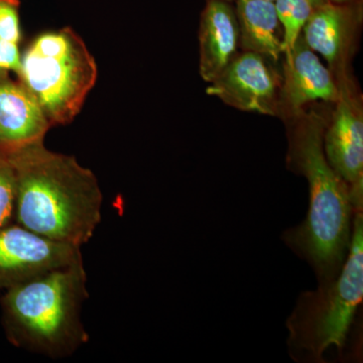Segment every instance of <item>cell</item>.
Listing matches in <instances>:
<instances>
[{"label": "cell", "instance_id": "cell-1", "mask_svg": "<svg viewBox=\"0 0 363 363\" xmlns=\"http://www.w3.org/2000/svg\"><path fill=\"white\" fill-rule=\"evenodd\" d=\"M14 172V223L32 233L82 247L101 222L104 195L96 176L76 157L45 143L9 160Z\"/></svg>", "mask_w": 363, "mask_h": 363}, {"label": "cell", "instance_id": "cell-2", "mask_svg": "<svg viewBox=\"0 0 363 363\" xmlns=\"http://www.w3.org/2000/svg\"><path fill=\"white\" fill-rule=\"evenodd\" d=\"M325 106L330 105L310 107L286 123L289 162L306 177L310 192L307 218L290 240L329 281L350 248L352 203L350 186L325 156L323 135L332 111H325Z\"/></svg>", "mask_w": 363, "mask_h": 363}, {"label": "cell", "instance_id": "cell-3", "mask_svg": "<svg viewBox=\"0 0 363 363\" xmlns=\"http://www.w3.org/2000/svg\"><path fill=\"white\" fill-rule=\"evenodd\" d=\"M88 298L83 262L14 286L0 298L7 340L52 359L72 357L89 340L81 317Z\"/></svg>", "mask_w": 363, "mask_h": 363}, {"label": "cell", "instance_id": "cell-4", "mask_svg": "<svg viewBox=\"0 0 363 363\" xmlns=\"http://www.w3.org/2000/svg\"><path fill=\"white\" fill-rule=\"evenodd\" d=\"M97 65L70 28L40 33L21 54L18 80L51 126L71 123L97 80Z\"/></svg>", "mask_w": 363, "mask_h": 363}, {"label": "cell", "instance_id": "cell-5", "mask_svg": "<svg viewBox=\"0 0 363 363\" xmlns=\"http://www.w3.org/2000/svg\"><path fill=\"white\" fill-rule=\"evenodd\" d=\"M347 259L335 279L302 297L289 321L294 345L321 358L334 346L343 347L363 297V223L357 212Z\"/></svg>", "mask_w": 363, "mask_h": 363}, {"label": "cell", "instance_id": "cell-6", "mask_svg": "<svg viewBox=\"0 0 363 363\" xmlns=\"http://www.w3.org/2000/svg\"><path fill=\"white\" fill-rule=\"evenodd\" d=\"M339 95L323 135L327 161L350 186L352 206L362 204L363 101L352 74L336 79Z\"/></svg>", "mask_w": 363, "mask_h": 363}, {"label": "cell", "instance_id": "cell-7", "mask_svg": "<svg viewBox=\"0 0 363 363\" xmlns=\"http://www.w3.org/2000/svg\"><path fill=\"white\" fill-rule=\"evenodd\" d=\"M277 67L259 54L240 52L206 93L238 111L278 117L281 73Z\"/></svg>", "mask_w": 363, "mask_h": 363}, {"label": "cell", "instance_id": "cell-8", "mask_svg": "<svg viewBox=\"0 0 363 363\" xmlns=\"http://www.w3.org/2000/svg\"><path fill=\"white\" fill-rule=\"evenodd\" d=\"M79 262L81 247L47 240L14 222L0 228V292Z\"/></svg>", "mask_w": 363, "mask_h": 363}, {"label": "cell", "instance_id": "cell-9", "mask_svg": "<svg viewBox=\"0 0 363 363\" xmlns=\"http://www.w3.org/2000/svg\"><path fill=\"white\" fill-rule=\"evenodd\" d=\"M279 116L290 121L316 105H334L339 89L335 76L305 42L302 33L281 58Z\"/></svg>", "mask_w": 363, "mask_h": 363}, {"label": "cell", "instance_id": "cell-10", "mask_svg": "<svg viewBox=\"0 0 363 363\" xmlns=\"http://www.w3.org/2000/svg\"><path fill=\"white\" fill-rule=\"evenodd\" d=\"M362 23L363 1L335 4L326 0L303 26L305 42L326 60L336 79L352 74L351 64L359 45Z\"/></svg>", "mask_w": 363, "mask_h": 363}, {"label": "cell", "instance_id": "cell-11", "mask_svg": "<svg viewBox=\"0 0 363 363\" xmlns=\"http://www.w3.org/2000/svg\"><path fill=\"white\" fill-rule=\"evenodd\" d=\"M37 100L11 74L0 75V157L9 160L42 145L51 128Z\"/></svg>", "mask_w": 363, "mask_h": 363}, {"label": "cell", "instance_id": "cell-12", "mask_svg": "<svg viewBox=\"0 0 363 363\" xmlns=\"http://www.w3.org/2000/svg\"><path fill=\"white\" fill-rule=\"evenodd\" d=\"M199 72L212 82L238 54L240 28L233 2L206 1L200 18Z\"/></svg>", "mask_w": 363, "mask_h": 363}, {"label": "cell", "instance_id": "cell-13", "mask_svg": "<svg viewBox=\"0 0 363 363\" xmlns=\"http://www.w3.org/2000/svg\"><path fill=\"white\" fill-rule=\"evenodd\" d=\"M240 28V48L279 64L284 55L285 30L274 2L234 0Z\"/></svg>", "mask_w": 363, "mask_h": 363}, {"label": "cell", "instance_id": "cell-14", "mask_svg": "<svg viewBox=\"0 0 363 363\" xmlns=\"http://www.w3.org/2000/svg\"><path fill=\"white\" fill-rule=\"evenodd\" d=\"M20 0H0V75L18 74L21 68Z\"/></svg>", "mask_w": 363, "mask_h": 363}, {"label": "cell", "instance_id": "cell-15", "mask_svg": "<svg viewBox=\"0 0 363 363\" xmlns=\"http://www.w3.org/2000/svg\"><path fill=\"white\" fill-rule=\"evenodd\" d=\"M326 0H276L277 11L285 30L284 52L302 33L303 26L315 11Z\"/></svg>", "mask_w": 363, "mask_h": 363}, {"label": "cell", "instance_id": "cell-16", "mask_svg": "<svg viewBox=\"0 0 363 363\" xmlns=\"http://www.w3.org/2000/svg\"><path fill=\"white\" fill-rule=\"evenodd\" d=\"M16 183L13 166L0 157V228L14 222Z\"/></svg>", "mask_w": 363, "mask_h": 363}, {"label": "cell", "instance_id": "cell-17", "mask_svg": "<svg viewBox=\"0 0 363 363\" xmlns=\"http://www.w3.org/2000/svg\"><path fill=\"white\" fill-rule=\"evenodd\" d=\"M335 4H355V2L363 1V0H330Z\"/></svg>", "mask_w": 363, "mask_h": 363}, {"label": "cell", "instance_id": "cell-18", "mask_svg": "<svg viewBox=\"0 0 363 363\" xmlns=\"http://www.w3.org/2000/svg\"><path fill=\"white\" fill-rule=\"evenodd\" d=\"M206 1H211V0H206ZM219 1L233 2L234 0H219Z\"/></svg>", "mask_w": 363, "mask_h": 363}, {"label": "cell", "instance_id": "cell-19", "mask_svg": "<svg viewBox=\"0 0 363 363\" xmlns=\"http://www.w3.org/2000/svg\"><path fill=\"white\" fill-rule=\"evenodd\" d=\"M264 1L274 2L276 0H264Z\"/></svg>", "mask_w": 363, "mask_h": 363}]
</instances>
